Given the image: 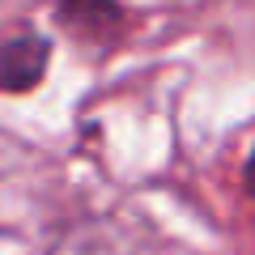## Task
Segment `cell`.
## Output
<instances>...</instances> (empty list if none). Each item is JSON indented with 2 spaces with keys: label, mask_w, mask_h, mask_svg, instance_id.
<instances>
[{
  "label": "cell",
  "mask_w": 255,
  "mask_h": 255,
  "mask_svg": "<svg viewBox=\"0 0 255 255\" xmlns=\"http://www.w3.org/2000/svg\"><path fill=\"white\" fill-rule=\"evenodd\" d=\"M47 60H51V43L34 30H21L0 47V90L4 94H26L43 81Z\"/></svg>",
  "instance_id": "cell-1"
},
{
  "label": "cell",
  "mask_w": 255,
  "mask_h": 255,
  "mask_svg": "<svg viewBox=\"0 0 255 255\" xmlns=\"http://www.w3.org/2000/svg\"><path fill=\"white\" fill-rule=\"evenodd\" d=\"M55 17L77 43H111L124 30V9L115 0H60Z\"/></svg>",
  "instance_id": "cell-2"
},
{
  "label": "cell",
  "mask_w": 255,
  "mask_h": 255,
  "mask_svg": "<svg viewBox=\"0 0 255 255\" xmlns=\"http://www.w3.org/2000/svg\"><path fill=\"white\" fill-rule=\"evenodd\" d=\"M247 196L255 200V153H251V162H247Z\"/></svg>",
  "instance_id": "cell-3"
}]
</instances>
